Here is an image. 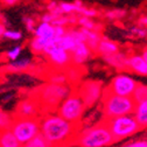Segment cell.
Here are the masks:
<instances>
[{
	"mask_svg": "<svg viewBox=\"0 0 147 147\" xmlns=\"http://www.w3.org/2000/svg\"><path fill=\"white\" fill-rule=\"evenodd\" d=\"M54 19H55V16H54L51 13L47 12V13H43V14L40 16V22H47V24H51Z\"/></svg>",
	"mask_w": 147,
	"mask_h": 147,
	"instance_id": "39",
	"label": "cell"
},
{
	"mask_svg": "<svg viewBox=\"0 0 147 147\" xmlns=\"http://www.w3.org/2000/svg\"><path fill=\"white\" fill-rule=\"evenodd\" d=\"M127 57L128 56L125 53L118 51V53L112 54V55L103 56V60L110 67H112V68H115L117 70L125 71V70H127Z\"/></svg>",
	"mask_w": 147,
	"mask_h": 147,
	"instance_id": "14",
	"label": "cell"
},
{
	"mask_svg": "<svg viewBox=\"0 0 147 147\" xmlns=\"http://www.w3.org/2000/svg\"><path fill=\"white\" fill-rule=\"evenodd\" d=\"M40 134L50 147H70L81 125L69 123L54 112L43 113L40 118Z\"/></svg>",
	"mask_w": 147,
	"mask_h": 147,
	"instance_id": "1",
	"label": "cell"
},
{
	"mask_svg": "<svg viewBox=\"0 0 147 147\" xmlns=\"http://www.w3.org/2000/svg\"><path fill=\"white\" fill-rule=\"evenodd\" d=\"M96 51L103 56H107V55H112L119 51V46L117 42L110 40L105 36H102V40L98 43V47L96 49Z\"/></svg>",
	"mask_w": 147,
	"mask_h": 147,
	"instance_id": "15",
	"label": "cell"
},
{
	"mask_svg": "<svg viewBox=\"0 0 147 147\" xmlns=\"http://www.w3.org/2000/svg\"><path fill=\"white\" fill-rule=\"evenodd\" d=\"M43 55L48 59L49 63L56 69H67L71 64V55L69 51L59 47L55 38L48 43L43 51Z\"/></svg>",
	"mask_w": 147,
	"mask_h": 147,
	"instance_id": "10",
	"label": "cell"
},
{
	"mask_svg": "<svg viewBox=\"0 0 147 147\" xmlns=\"http://www.w3.org/2000/svg\"><path fill=\"white\" fill-rule=\"evenodd\" d=\"M32 65V61L28 57H24V59H18L15 61H11V63L7 64L6 69L9 72H20V71H26L30 68Z\"/></svg>",
	"mask_w": 147,
	"mask_h": 147,
	"instance_id": "21",
	"label": "cell"
},
{
	"mask_svg": "<svg viewBox=\"0 0 147 147\" xmlns=\"http://www.w3.org/2000/svg\"><path fill=\"white\" fill-rule=\"evenodd\" d=\"M104 15L110 21H118V20L124 19V18L127 15V12L124 8H113V9L106 11Z\"/></svg>",
	"mask_w": 147,
	"mask_h": 147,
	"instance_id": "25",
	"label": "cell"
},
{
	"mask_svg": "<svg viewBox=\"0 0 147 147\" xmlns=\"http://www.w3.org/2000/svg\"><path fill=\"white\" fill-rule=\"evenodd\" d=\"M127 70L139 76H147V62L141 54H133L127 57Z\"/></svg>",
	"mask_w": 147,
	"mask_h": 147,
	"instance_id": "13",
	"label": "cell"
},
{
	"mask_svg": "<svg viewBox=\"0 0 147 147\" xmlns=\"http://www.w3.org/2000/svg\"><path fill=\"white\" fill-rule=\"evenodd\" d=\"M13 119L14 118L9 113L0 110V130H8L12 125Z\"/></svg>",
	"mask_w": 147,
	"mask_h": 147,
	"instance_id": "29",
	"label": "cell"
},
{
	"mask_svg": "<svg viewBox=\"0 0 147 147\" xmlns=\"http://www.w3.org/2000/svg\"><path fill=\"white\" fill-rule=\"evenodd\" d=\"M55 41H56V45L61 48H63L64 50L71 53L74 47L76 46V43H78L76 41V39L74 38V35L71 34L70 29L68 28V32L65 33V35H63L62 38H55Z\"/></svg>",
	"mask_w": 147,
	"mask_h": 147,
	"instance_id": "19",
	"label": "cell"
},
{
	"mask_svg": "<svg viewBox=\"0 0 147 147\" xmlns=\"http://www.w3.org/2000/svg\"><path fill=\"white\" fill-rule=\"evenodd\" d=\"M3 38L11 40V41H19L22 39V33L20 30H13V29H6Z\"/></svg>",
	"mask_w": 147,
	"mask_h": 147,
	"instance_id": "31",
	"label": "cell"
},
{
	"mask_svg": "<svg viewBox=\"0 0 147 147\" xmlns=\"http://www.w3.org/2000/svg\"><path fill=\"white\" fill-rule=\"evenodd\" d=\"M131 35L136 36L138 39H146L147 38V28L145 27H140V26H133L130 29Z\"/></svg>",
	"mask_w": 147,
	"mask_h": 147,
	"instance_id": "33",
	"label": "cell"
},
{
	"mask_svg": "<svg viewBox=\"0 0 147 147\" xmlns=\"http://www.w3.org/2000/svg\"><path fill=\"white\" fill-rule=\"evenodd\" d=\"M78 15L86 16V18H90V19H95L96 16H98V11L96 8H94V7H85V6H83L80 9Z\"/></svg>",
	"mask_w": 147,
	"mask_h": 147,
	"instance_id": "32",
	"label": "cell"
},
{
	"mask_svg": "<svg viewBox=\"0 0 147 147\" xmlns=\"http://www.w3.org/2000/svg\"><path fill=\"white\" fill-rule=\"evenodd\" d=\"M20 1L21 0H1L3 5H5V6H14L16 4H19Z\"/></svg>",
	"mask_w": 147,
	"mask_h": 147,
	"instance_id": "42",
	"label": "cell"
},
{
	"mask_svg": "<svg viewBox=\"0 0 147 147\" xmlns=\"http://www.w3.org/2000/svg\"><path fill=\"white\" fill-rule=\"evenodd\" d=\"M21 147H50V146L46 141V139L39 133L35 138H33L30 141H28L27 144L22 145Z\"/></svg>",
	"mask_w": 147,
	"mask_h": 147,
	"instance_id": "27",
	"label": "cell"
},
{
	"mask_svg": "<svg viewBox=\"0 0 147 147\" xmlns=\"http://www.w3.org/2000/svg\"><path fill=\"white\" fill-rule=\"evenodd\" d=\"M141 56L144 57V60L147 62V48H145L144 50H142V53H141Z\"/></svg>",
	"mask_w": 147,
	"mask_h": 147,
	"instance_id": "44",
	"label": "cell"
},
{
	"mask_svg": "<svg viewBox=\"0 0 147 147\" xmlns=\"http://www.w3.org/2000/svg\"><path fill=\"white\" fill-rule=\"evenodd\" d=\"M113 144L115 139L104 120L85 128L80 127L72 145L77 147H110Z\"/></svg>",
	"mask_w": 147,
	"mask_h": 147,
	"instance_id": "2",
	"label": "cell"
},
{
	"mask_svg": "<svg viewBox=\"0 0 147 147\" xmlns=\"http://www.w3.org/2000/svg\"><path fill=\"white\" fill-rule=\"evenodd\" d=\"M136 103L132 97H125L111 94L104 90V95L102 98V112L106 119H112L120 116L132 115Z\"/></svg>",
	"mask_w": 147,
	"mask_h": 147,
	"instance_id": "4",
	"label": "cell"
},
{
	"mask_svg": "<svg viewBox=\"0 0 147 147\" xmlns=\"http://www.w3.org/2000/svg\"><path fill=\"white\" fill-rule=\"evenodd\" d=\"M24 24H25V26H26V28H27V30L28 32H30V33H33V30L35 29V27H36V20L34 19L33 16H29V15H27V16H24Z\"/></svg>",
	"mask_w": 147,
	"mask_h": 147,
	"instance_id": "37",
	"label": "cell"
},
{
	"mask_svg": "<svg viewBox=\"0 0 147 147\" xmlns=\"http://www.w3.org/2000/svg\"><path fill=\"white\" fill-rule=\"evenodd\" d=\"M21 53H22V47H21V46H15V47H13L12 49H9L6 55H7V59H8V60L15 61V60H18V59L20 57Z\"/></svg>",
	"mask_w": 147,
	"mask_h": 147,
	"instance_id": "34",
	"label": "cell"
},
{
	"mask_svg": "<svg viewBox=\"0 0 147 147\" xmlns=\"http://www.w3.org/2000/svg\"><path fill=\"white\" fill-rule=\"evenodd\" d=\"M0 147H21L11 130H0Z\"/></svg>",
	"mask_w": 147,
	"mask_h": 147,
	"instance_id": "20",
	"label": "cell"
},
{
	"mask_svg": "<svg viewBox=\"0 0 147 147\" xmlns=\"http://www.w3.org/2000/svg\"><path fill=\"white\" fill-rule=\"evenodd\" d=\"M43 111L35 98H26L19 102L15 110V117L18 118H40Z\"/></svg>",
	"mask_w": 147,
	"mask_h": 147,
	"instance_id": "11",
	"label": "cell"
},
{
	"mask_svg": "<svg viewBox=\"0 0 147 147\" xmlns=\"http://www.w3.org/2000/svg\"><path fill=\"white\" fill-rule=\"evenodd\" d=\"M138 26L147 28V14H146V15H142V16H140L139 19H138Z\"/></svg>",
	"mask_w": 147,
	"mask_h": 147,
	"instance_id": "41",
	"label": "cell"
},
{
	"mask_svg": "<svg viewBox=\"0 0 147 147\" xmlns=\"http://www.w3.org/2000/svg\"><path fill=\"white\" fill-rule=\"evenodd\" d=\"M64 74H65L68 83H77L82 77V71L80 67H76V65H72V67L69 65Z\"/></svg>",
	"mask_w": 147,
	"mask_h": 147,
	"instance_id": "23",
	"label": "cell"
},
{
	"mask_svg": "<svg viewBox=\"0 0 147 147\" xmlns=\"http://www.w3.org/2000/svg\"><path fill=\"white\" fill-rule=\"evenodd\" d=\"M104 83L103 81L97 80H88L81 83L76 92L81 96L83 99L86 109H90L95 106L104 95Z\"/></svg>",
	"mask_w": 147,
	"mask_h": 147,
	"instance_id": "8",
	"label": "cell"
},
{
	"mask_svg": "<svg viewBox=\"0 0 147 147\" xmlns=\"http://www.w3.org/2000/svg\"><path fill=\"white\" fill-rule=\"evenodd\" d=\"M110 132H111L115 142L128 139L140 132L142 128L133 117V115H126L105 120Z\"/></svg>",
	"mask_w": 147,
	"mask_h": 147,
	"instance_id": "6",
	"label": "cell"
},
{
	"mask_svg": "<svg viewBox=\"0 0 147 147\" xmlns=\"http://www.w3.org/2000/svg\"><path fill=\"white\" fill-rule=\"evenodd\" d=\"M16 140L22 145L30 141L40 133L39 118H18L15 117L9 127Z\"/></svg>",
	"mask_w": 147,
	"mask_h": 147,
	"instance_id": "7",
	"label": "cell"
},
{
	"mask_svg": "<svg viewBox=\"0 0 147 147\" xmlns=\"http://www.w3.org/2000/svg\"><path fill=\"white\" fill-rule=\"evenodd\" d=\"M132 115L141 128H147V98L136 103Z\"/></svg>",
	"mask_w": 147,
	"mask_h": 147,
	"instance_id": "16",
	"label": "cell"
},
{
	"mask_svg": "<svg viewBox=\"0 0 147 147\" xmlns=\"http://www.w3.org/2000/svg\"><path fill=\"white\" fill-rule=\"evenodd\" d=\"M51 25L53 26H63V27H67V26H69V18L67 15H59V16H56L53 20Z\"/></svg>",
	"mask_w": 147,
	"mask_h": 147,
	"instance_id": "36",
	"label": "cell"
},
{
	"mask_svg": "<svg viewBox=\"0 0 147 147\" xmlns=\"http://www.w3.org/2000/svg\"><path fill=\"white\" fill-rule=\"evenodd\" d=\"M49 83H54V84H67V77L65 74L62 71H55L51 72V75L49 76Z\"/></svg>",
	"mask_w": 147,
	"mask_h": 147,
	"instance_id": "30",
	"label": "cell"
},
{
	"mask_svg": "<svg viewBox=\"0 0 147 147\" xmlns=\"http://www.w3.org/2000/svg\"><path fill=\"white\" fill-rule=\"evenodd\" d=\"M33 35H34V38L53 40L54 39V26L47 22H39L36 25L35 29L33 30Z\"/></svg>",
	"mask_w": 147,
	"mask_h": 147,
	"instance_id": "17",
	"label": "cell"
},
{
	"mask_svg": "<svg viewBox=\"0 0 147 147\" xmlns=\"http://www.w3.org/2000/svg\"><path fill=\"white\" fill-rule=\"evenodd\" d=\"M86 110L88 109L81 96L76 91H72L69 96H67L60 103L56 109V113L69 123L81 125V121Z\"/></svg>",
	"mask_w": 147,
	"mask_h": 147,
	"instance_id": "5",
	"label": "cell"
},
{
	"mask_svg": "<svg viewBox=\"0 0 147 147\" xmlns=\"http://www.w3.org/2000/svg\"><path fill=\"white\" fill-rule=\"evenodd\" d=\"M51 40H45V39H40V38H33L29 42V47L32 49L33 53L35 54H43L45 49L47 48L48 43Z\"/></svg>",
	"mask_w": 147,
	"mask_h": 147,
	"instance_id": "22",
	"label": "cell"
},
{
	"mask_svg": "<svg viewBox=\"0 0 147 147\" xmlns=\"http://www.w3.org/2000/svg\"><path fill=\"white\" fill-rule=\"evenodd\" d=\"M70 55H71V63L76 67H81L91 57L92 50L88 47L85 42H78L74 47Z\"/></svg>",
	"mask_w": 147,
	"mask_h": 147,
	"instance_id": "12",
	"label": "cell"
},
{
	"mask_svg": "<svg viewBox=\"0 0 147 147\" xmlns=\"http://www.w3.org/2000/svg\"><path fill=\"white\" fill-rule=\"evenodd\" d=\"M119 147H147V138H141L137 140H131Z\"/></svg>",
	"mask_w": 147,
	"mask_h": 147,
	"instance_id": "35",
	"label": "cell"
},
{
	"mask_svg": "<svg viewBox=\"0 0 147 147\" xmlns=\"http://www.w3.org/2000/svg\"><path fill=\"white\" fill-rule=\"evenodd\" d=\"M74 5L76 6V9H77V12H76V14H78V12H80V9L84 6V3L82 1V0H75L74 1Z\"/></svg>",
	"mask_w": 147,
	"mask_h": 147,
	"instance_id": "43",
	"label": "cell"
},
{
	"mask_svg": "<svg viewBox=\"0 0 147 147\" xmlns=\"http://www.w3.org/2000/svg\"><path fill=\"white\" fill-rule=\"evenodd\" d=\"M71 92L72 89L68 84L47 83L39 88L34 98L39 102L43 113L45 109L47 112H53V110H56L60 103Z\"/></svg>",
	"mask_w": 147,
	"mask_h": 147,
	"instance_id": "3",
	"label": "cell"
},
{
	"mask_svg": "<svg viewBox=\"0 0 147 147\" xmlns=\"http://www.w3.org/2000/svg\"><path fill=\"white\" fill-rule=\"evenodd\" d=\"M57 6H59V3H57V1H54V0H50V1L47 4V11H48L49 13H51V12H54L55 9L57 8Z\"/></svg>",
	"mask_w": 147,
	"mask_h": 147,
	"instance_id": "40",
	"label": "cell"
},
{
	"mask_svg": "<svg viewBox=\"0 0 147 147\" xmlns=\"http://www.w3.org/2000/svg\"><path fill=\"white\" fill-rule=\"evenodd\" d=\"M131 97H132L134 103H139V102L146 99L147 98V85L142 84V83H138L134 92H133V95Z\"/></svg>",
	"mask_w": 147,
	"mask_h": 147,
	"instance_id": "26",
	"label": "cell"
},
{
	"mask_svg": "<svg viewBox=\"0 0 147 147\" xmlns=\"http://www.w3.org/2000/svg\"><path fill=\"white\" fill-rule=\"evenodd\" d=\"M77 25L84 29H94V30H98V32H99V28H102V26L96 24L94 19H90V18L82 16V15H78V18H77Z\"/></svg>",
	"mask_w": 147,
	"mask_h": 147,
	"instance_id": "24",
	"label": "cell"
},
{
	"mask_svg": "<svg viewBox=\"0 0 147 147\" xmlns=\"http://www.w3.org/2000/svg\"><path fill=\"white\" fill-rule=\"evenodd\" d=\"M68 32L67 27L63 26H54V38H62L63 35Z\"/></svg>",
	"mask_w": 147,
	"mask_h": 147,
	"instance_id": "38",
	"label": "cell"
},
{
	"mask_svg": "<svg viewBox=\"0 0 147 147\" xmlns=\"http://www.w3.org/2000/svg\"><path fill=\"white\" fill-rule=\"evenodd\" d=\"M83 35H84V39H85V43L88 45V47L92 50L96 51L99 41L102 40V34L98 30H94V29H84L81 28Z\"/></svg>",
	"mask_w": 147,
	"mask_h": 147,
	"instance_id": "18",
	"label": "cell"
},
{
	"mask_svg": "<svg viewBox=\"0 0 147 147\" xmlns=\"http://www.w3.org/2000/svg\"><path fill=\"white\" fill-rule=\"evenodd\" d=\"M137 85H138L137 80L133 78L131 75H128V74H118L112 78V81L110 82V84L105 90L118 96L131 97Z\"/></svg>",
	"mask_w": 147,
	"mask_h": 147,
	"instance_id": "9",
	"label": "cell"
},
{
	"mask_svg": "<svg viewBox=\"0 0 147 147\" xmlns=\"http://www.w3.org/2000/svg\"><path fill=\"white\" fill-rule=\"evenodd\" d=\"M59 8L62 15H71V14H76L77 12L76 6L74 5V3H68V1L59 3Z\"/></svg>",
	"mask_w": 147,
	"mask_h": 147,
	"instance_id": "28",
	"label": "cell"
}]
</instances>
